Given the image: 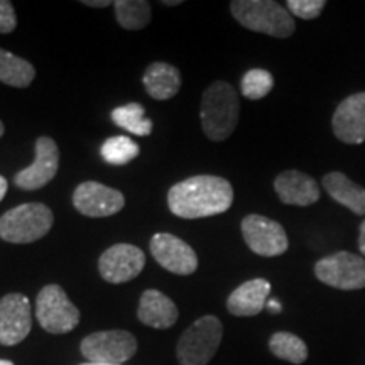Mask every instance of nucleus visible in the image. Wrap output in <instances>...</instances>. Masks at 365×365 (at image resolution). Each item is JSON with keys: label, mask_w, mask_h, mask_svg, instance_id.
<instances>
[{"label": "nucleus", "mask_w": 365, "mask_h": 365, "mask_svg": "<svg viewBox=\"0 0 365 365\" xmlns=\"http://www.w3.org/2000/svg\"><path fill=\"white\" fill-rule=\"evenodd\" d=\"M234 203V188L225 178L198 175L176 182L168 193V207L176 217L195 220L225 213Z\"/></svg>", "instance_id": "f257e3e1"}, {"label": "nucleus", "mask_w": 365, "mask_h": 365, "mask_svg": "<svg viewBox=\"0 0 365 365\" xmlns=\"http://www.w3.org/2000/svg\"><path fill=\"white\" fill-rule=\"evenodd\" d=\"M240 102L237 90L227 81L217 80L205 90L200 118L205 135L213 143H222L234 134L239 124Z\"/></svg>", "instance_id": "f03ea898"}, {"label": "nucleus", "mask_w": 365, "mask_h": 365, "mask_svg": "<svg viewBox=\"0 0 365 365\" xmlns=\"http://www.w3.org/2000/svg\"><path fill=\"white\" fill-rule=\"evenodd\" d=\"M230 11L240 26L254 33L286 39L296 31L294 17L274 0H234Z\"/></svg>", "instance_id": "7ed1b4c3"}, {"label": "nucleus", "mask_w": 365, "mask_h": 365, "mask_svg": "<svg viewBox=\"0 0 365 365\" xmlns=\"http://www.w3.org/2000/svg\"><path fill=\"white\" fill-rule=\"evenodd\" d=\"M51 208L44 203H24L0 217V239L11 244H31L53 228Z\"/></svg>", "instance_id": "20e7f679"}, {"label": "nucleus", "mask_w": 365, "mask_h": 365, "mask_svg": "<svg viewBox=\"0 0 365 365\" xmlns=\"http://www.w3.org/2000/svg\"><path fill=\"white\" fill-rule=\"evenodd\" d=\"M223 339L222 322L213 314L198 318L186 328L176 346L181 365H207L215 357Z\"/></svg>", "instance_id": "39448f33"}, {"label": "nucleus", "mask_w": 365, "mask_h": 365, "mask_svg": "<svg viewBox=\"0 0 365 365\" xmlns=\"http://www.w3.org/2000/svg\"><path fill=\"white\" fill-rule=\"evenodd\" d=\"M36 318L48 333L65 335L78 327L80 312L61 286L48 284L36 299Z\"/></svg>", "instance_id": "423d86ee"}, {"label": "nucleus", "mask_w": 365, "mask_h": 365, "mask_svg": "<svg viewBox=\"0 0 365 365\" xmlns=\"http://www.w3.org/2000/svg\"><path fill=\"white\" fill-rule=\"evenodd\" d=\"M314 276L323 284L340 291L364 289L365 259L345 250L327 255L314 264Z\"/></svg>", "instance_id": "0eeeda50"}, {"label": "nucleus", "mask_w": 365, "mask_h": 365, "mask_svg": "<svg viewBox=\"0 0 365 365\" xmlns=\"http://www.w3.org/2000/svg\"><path fill=\"white\" fill-rule=\"evenodd\" d=\"M80 350L88 362L122 365L135 355L137 340L125 330L95 331L81 340Z\"/></svg>", "instance_id": "6e6552de"}, {"label": "nucleus", "mask_w": 365, "mask_h": 365, "mask_svg": "<svg viewBox=\"0 0 365 365\" xmlns=\"http://www.w3.org/2000/svg\"><path fill=\"white\" fill-rule=\"evenodd\" d=\"M240 228L247 247L262 257L282 255L289 247L284 227L267 217L252 213L242 220Z\"/></svg>", "instance_id": "1a4fd4ad"}, {"label": "nucleus", "mask_w": 365, "mask_h": 365, "mask_svg": "<svg viewBox=\"0 0 365 365\" xmlns=\"http://www.w3.org/2000/svg\"><path fill=\"white\" fill-rule=\"evenodd\" d=\"M145 266L144 250L130 244H115L98 259L100 276L112 284H124L135 279Z\"/></svg>", "instance_id": "9d476101"}, {"label": "nucleus", "mask_w": 365, "mask_h": 365, "mask_svg": "<svg viewBox=\"0 0 365 365\" xmlns=\"http://www.w3.org/2000/svg\"><path fill=\"white\" fill-rule=\"evenodd\" d=\"M73 205L81 215L90 218H103L115 215L125 205L120 191L98 181H85L76 186L73 193Z\"/></svg>", "instance_id": "9b49d317"}, {"label": "nucleus", "mask_w": 365, "mask_h": 365, "mask_svg": "<svg viewBox=\"0 0 365 365\" xmlns=\"http://www.w3.org/2000/svg\"><path fill=\"white\" fill-rule=\"evenodd\" d=\"M33 328V309L27 296L6 294L0 299V345L14 346L27 339Z\"/></svg>", "instance_id": "f8f14e48"}, {"label": "nucleus", "mask_w": 365, "mask_h": 365, "mask_svg": "<svg viewBox=\"0 0 365 365\" xmlns=\"http://www.w3.org/2000/svg\"><path fill=\"white\" fill-rule=\"evenodd\" d=\"M59 170V149L51 137H39L36 140V158L31 166L14 176L17 188L36 191L48 185Z\"/></svg>", "instance_id": "ddd939ff"}, {"label": "nucleus", "mask_w": 365, "mask_h": 365, "mask_svg": "<svg viewBox=\"0 0 365 365\" xmlns=\"http://www.w3.org/2000/svg\"><path fill=\"white\" fill-rule=\"evenodd\" d=\"M150 254L159 266L178 276H190L198 269V255L193 249L171 234H156L150 239Z\"/></svg>", "instance_id": "4468645a"}, {"label": "nucleus", "mask_w": 365, "mask_h": 365, "mask_svg": "<svg viewBox=\"0 0 365 365\" xmlns=\"http://www.w3.org/2000/svg\"><path fill=\"white\" fill-rule=\"evenodd\" d=\"M331 129L341 143H365V91L350 95L336 107L331 118Z\"/></svg>", "instance_id": "2eb2a0df"}, {"label": "nucleus", "mask_w": 365, "mask_h": 365, "mask_svg": "<svg viewBox=\"0 0 365 365\" xmlns=\"http://www.w3.org/2000/svg\"><path fill=\"white\" fill-rule=\"evenodd\" d=\"M274 190L284 205L309 207L319 200V186L307 173L296 170L282 171L274 180Z\"/></svg>", "instance_id": "dca6fc26"}, {"label": "nucleus", "mask_w": 365, "mask_h": 365, "mask_svg": "<svg viewBox=\"0 0 365 365\" xmlns=\"http://www.w3.org/2000/svg\"><path fill=\"white\" fill-rule=\"evenodd\" d=\"M269 293H271V282L262 277L245 281L228 296V313L234 317H255L267 307Z\"/></svg>", "instance_id": "f3484780"}, {"label": "nucleus", "mask_w": 365, "mask_h": 365, "mask_svg": "<svg viewBox=\"0 0 365 365\" xmlns=\"http://www.w3.org/2000/svg\"><path fill=\"white\" fill-rule=\"evenodd\" d=\"M137 317L144 325L158 328V330H166L178 322L180 312H178L175 301L168 298L161 291L148 289L139 299Z\"/></svg>", "instance_id": "a211bd4d"}, {"label": "nucleus", "mask_w": 365, "mask_h": 365, "mask_svg": "<svg viewBox=\"0 0 365 365\" xmlns=\"http://www.w3.org/2000/svg\"><path fill=\"white\" fill-rule=\"evenodd\" d=\"M143 83L150 98L164 102V100L175 97L181 90L182 80L176 66L170 65V63L156 61L148 66L143 76Z\"/></svg>", "instance_id": "6ab92c4d"}, {"label": "nucleus", "mask_w": 365, "mask_h": 365, "mask_svg": "<svg viewBox=\"0 0 365 365\" xmlns=\"http://www.w3.org/2000/svg\"><path fill=\"white\" fill-rule=\"evenodd\" d=\"M323 188L331 200L336 203L344 205L355 215L364 217L365 215V188L364 186L354 182L350 178H346L344 173L331 171L323 176Z\"/></svg>", "instance_id": "aec40b11"}, {"label": "nucleus", "mask_w": 365, "mask_h": 365, "mask_svg": "<svg viewBox=\"0 0 365 365\" xmlns=\"http://www.w3.org/2000/svg\"><path fill=\"white\" fill-rule=\"evenodd\" d=\"M36 78V70L29 61L0 48V81L14 88H26Z\"/></svg>", "instance_id": "412c9836"}, {"label": "nucleus", "mask_w": 365, "mask_h": 365, "mask_svg": "<svg viewBox=\"0 0 365 365\" xmlns=\"http://www.w3.org/2000/svg\"><path fill=\"white\" fill-rule=\"evenodd\" d=\"M269 350L274 357L286 360V362L299 365L307 362L308 346L298 335L289 331H276L269 339Z\"/></svg>", "instance_id": "4be33fe9"}, {"label": "nucleus", "mask_w": 365, "mask_h": 365, "mask_svg": "<svg viewBox=\"0 0 365 365\" xmlns=\"http://www.w3.org/2000/svg\"><path fill=\"white\" fill-rule=\"evenodd\" d=\"M112 120L127 132L134 135H150L153 132V120L145 117V108L140 103L130 102L112 110Z\"/></svg>", "instance_id": "5701e85b"}, {"label": "nucleus", "mask_w": 365, "mask_h": 365, "mask_svg": "<svg viewBox=\"0 0 365 365\" xmlns=\"http://www.w3.org/2000/svg\"><path fill=\"white\" fill-rule=\"evenodd\" d=\"M117 22L124 29L139 31L149 26L150 22V4L145 0H117L113 2Z\"/></svg>", "instance_id": "b1692460"}, {"label": "nucleus", "mask_w": 365, "mask_h": 365, "mask_svg": "<svg viewBox=\"0 0 365 365\" xmlns=\"http://www.w3.org/2000/svg\"><path fill=\"white\" fill-rule=\"evenodd\" d=\"M140 148L125 135H115L107 139L102 145V158L112 166H125L139 156Z\"/></svg>", "instance_id": "393cba45"}, {"label": "nucleus", "mask_w": 365, "mask_h": 365, "mask_svg": "<svg viewBox=\"0 0 365 365\" xmlns=\"http://www.w3.org/2000/svg\"><path fill=\"white\" fill-rule=\"evenodd\" d=\"M274 86V78L267 70L254 68L249 70L240 80V91L245 98L261 100L271 93Z\"/></svg>", "instance_id": "a878e982"}, {"label": "nucleus", "mask_w": 365, "mask_h": 365, "mask_svg": "<svg viewBox=\"0 0 365 365\" xmlns=\"http://www.w3.org/2000/svg\"><path fill=\"white\" fill-rule=\"evenodd\" d=\"M325 6V0H287L286 2V9L289 11L291 16L304 21L317 19Z\"/></svg>", "instance_id": "bb28decb"}, {"label": "nucleus", "mask_w": 365, "mask_h": 365, "mask_svg": "<svg viewBox=\"0 0 365 365\" xmlns=\"http://www.w3.org/2000/svg\"><path fill=\"white\" fill-rule=\"evenodd\" d=\"M17 27V16L12 2L0 0V34L12 33Z\"/></svg>", "instance_id": "cd10ccee"}, {"label": "nucleus", "mask_w": 365, "mask_h": 365, "mask_svg": "<svg viewBox=\"0 0 365 365\" xmlns=\"http://www.w3.org/2000/svg\"><path fill=\"white\" fill-rule=\"evenodd\" d=\"M83 6H88V7H95V9H105L108 6H113L110 0H83Z\"/></svg>", "instance_id": "c85d7f7f"}, {"label": "nucleus", "mask_w": 365, "mask_h": 365, "mask_svg": "<svg viewBox=\"0 0 365 365\" xmlns=\"http://www.w3.org/2000/svg\"><path fill=\"white\" fill-rule=\"evenodd\" d=\"M359 232H360V235H359V250H360V252H362V257H365V218H364V222L360 223Z\"/></svg>", "instance_id": "c756f323"}, {"label": "nucleus", "mask_w": 365, "mask_h": 365, "mask_svg": "<svg viewBox=\"0 0 365 365\" xmlns=\"http://www.w3.org/2000/svg\"><path fill=\"white\" fill-rule=\"evenodd\" d=\"M7 188H9V182L6 178H4L2 175H0V202L4 200V196H6L7 193Z\"/></svg>", "instance_id": "7c9ffc66"}, {"label": "nucleus", "mask_w": 365, "mask_h": 365, "mask_svg": "<svg viewBox=\"0 0 365 365\" xmlns=\"http://www.w3.org/2000/svg\"><path fill=\"white\" fill-rule=\"evenodd\" d=\"M267 308L271 309L272 313H281V309H282V308H281V304L277 303L276 299H271V301H269V303H267Z\"/></svg>", "instance_id": "2f4dec72"}, {"label": "nucleus", "mask_w": 365, "mask_h": 365, "mask_svg": "<svg viewBox=\"0 0 365 365\" xmlns=\"http://www.w3.org/2000/svg\"><path fill=\"white\" fill-rule=\"evenodd\" d=\"M163 6H166V7H175V6H181V0H163Z\"/></svg>", "instance_id": "473e14b6"}, {"label": "nucleus", "mask_w": 365, "mask_h": 365, "mask_svg": "<svg viewBox=\"0 0 365 365\" xmlns=\"http://www.w3.org/2000/svg\"><path fill=\"white\" fill-rule=\"evenodd\" d=\"M0 365H14L11 360H4V359H0Z\"/></svg>", "instance_id": "72a5a7b5"}, {"label": "nucleus", "mask_w": 365, "mask_h": 365, "mask_svg": "<svg viewBox=\"0 0 365 365\" xmlns=\"http://www.w3.org/2000/svg\"><path fill=\"white\" fill-rule=\"evenodd\" d=\"M4 132H6V127H4V124H2V120H0V137L4 135Z\"/></svg>", "instance_id": "f704fd0d"}, {"label": "nucleus", "mask_w": 365, "mask_h": 365, "mask_svg": "<svg viewBox=\"0 0 365 365\" xmlns=\"http://www.w3.org/2000/svg\"><path fill=\"white\" fill-rule=\"evenodd\" d=\"M80 365H113V364H95V362H86V364H80Z\"/></svg>", "instance_id": "c9c22d12"}]
</instances>
